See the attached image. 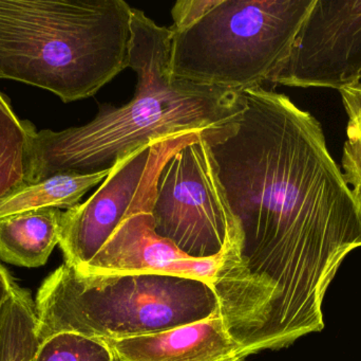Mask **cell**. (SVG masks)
Wrapping results in <instances>:
<instances>
[{"label":"cell","mask_w":361,"mask_h":361,"mask_svg":"<svg viewBox=\"0 0 361 361\" xmlns=\"http://www.w3.org/2000/svg\"><path fill=\"white\" fill-rule=\"evenodd\" d=\"M361 0H315L269 83L339 89L360 82Z\"/></svg>","instance_id":"cell-8"},{"label":"cell","mask_w":361,"mask_h":361,"mask_svg":"<svg viewBox=\"0 0 361 361\" xmlns=\"http://www.w3.org/2000/svg\"><path fill=\"white\" fill-rule=\"evenodd\" d=\"M63 213L46 207L0 218V259L27 268L46 264L59 245Z\"/></svg>","instance_id":"cell-11"},{"label":"cell","mask_w":361,"mask_h":361,"mask_svg":"<svg viewBox=\"0 0 361 361\" xmlns=\"http://www.w3.org/2000/svg\"><path fill=\"white\" fill-rule=\"evenodd\" d=\"M315 0H179L171 10V76L242 91L269 82Z\"/></svg>","instance_id":"cell-4"},{"label":"cell","mask_w":361,"mask_h":361,"mask_svg":"<svg viewBox=\"0 0 361 361\" xmlns=\"http://www.w3.org/2000/svg\"><path fill=\"white\" fill-rule=\"evenodd\" d=\"M360 81H361V71H360Z\"/></svg>","instance_id":"cell-18"},{"label":"cell","mask_w":361,"mask_h":361,"mask_svg":"<svg viewBox=\"0 0 361 361\" xmlns=\"http://www.w3.org/2000/svg\"><path fill=\"white\" fill-rule=\"evenodd\" d=\"M111 167L90 174L61 173L32 184L0 205V218L54 207L70 209L78 205L82 197L93 187L107 178Z\"/></svg>","instance_id":"cell-13"},{"label":"cell","mask_w":361,"mask_h":361,"mask_svg":"<svg viewBox=\"0 0 361 361\" xmlns=\"http://www.w3.org/2000/svg\"><path fill=\"white\" fill-rule=\"evenodd\" d=\"M124 0H0V78L87 99L129 67Z\"/></svg>","instance_id":"cell-3"},{"label":"cell","mask_w":361,"mask_h":361,"mask_svg":"<svg viewBox=\"0 0 361 361\" xmlns=\"http://www.w3.org/2000/svg\"><path fill=\"white\" fill-rule=\"evenodd\" d=\"M16 284L11 276L10 271L0 264V321L4 317L8 298H10L13 288Z\"/></svg>","instance_id":"cell-17"},{"label":"cell","mask_w":361,"mask_h":361,"mask_svg":"<svg viewBox=\"0 0 361 361\" xmlns=\"http://www.w3.org/2000/svg\"><path fill=\"white\" fill-rule=\"evenodd\" d=\"M35 126L21 120L0 93V205L31 186Z\"/></svg>","instance_id":"cell-12"},{"label":"cell","mask_w":361,"mask_h":361,"mask_svg":"<svg viewBox=\"0 0 361 361\" xmlns=\"http://www.w3.org/2000/svg\"><path fill=\"white\" fill-rule=\"evenodd\" d=\"M241 97L242 114L204 137L241 231L214 292L250 356L324 330V296L361 248V195L311 112L263 86Z\"/></svg>","instance_id":"cell-1"},{"label":"cell","mask_w":361,"mask_h":361,"mask_svg":"<svg viewBox=\"0 0 361 361\" xmlns=\"http://www.w3.org/2000/svg\"><path fill=\"white\" fill-rule=\"evenodd\" d=\"M152 213L156 232L192 258H212L231 246L239 250L240 225L204 134L163 165Z\"/></svg>","instance_id":"cell-6"},{"label":"cell","mask_w":361,"mask_h":361,"mask_svg":"<svg viewBox=\"0 0 361 361\" xmlns=\"http://www.w3.org/2000/svg\"><path fill=\"white\" fill-rule=\"evenodd\" d=\"M338 91L349 119L341 171L348 184L361 195V81Z\"/></svg>","instance_id":"cell-16"},{"label":"cell","mask_w":361,"mask_h":361,"mask_svg":"<svg viewBox=\"0 0 361 361\" xmlns=\"http://www.w3.org/2000/svg\"><path fill=\"white\" fill-rule=\"evenodd\" d=\"M38 339L75 333L104 341L157 334L214 315L204 282L158 273L87 275L63 263L36 295Z\"/></svg>","instance_id":"cell-5"},{"label":"cell","mask_w":361,"mask_h":361,"mask_svg":"<svg viewBox=\"0 0 361 361\" xmlns=\"http://www.w3.org/2000/svg\"><path fill=\"white\" fill-rule=\"evenodd\" d=\"M161 169L148 178L99 254L78 271L87 275L179 276L204 282L214 292L225 263L237 248L231 246L212 258H192L156 232L152 208Z\"/></svg>","instance_id":"cell-9"},{"label":"cell","mask_w":361,"mask_h":361,"mask_svg":"<svg viewBox=\"0 0 361 361\" xmlns=\"http://www.w3.org/2000/svg\"><path fill=\"white\" fill-rule=\"evenodd\" d=\"M122 361H243L220 311L201 321L157 334L109 341Z\"/></svg>","instance_id":"cell-10"},{"label":"cell","mask_w":361,"mask_h":361,"mask_svg":"<svg viewBox=\"0 0 361 361\" xmlns=\"http://www.w3.org/2000/svg\"><path fill=\"white\" fill-rule=\"evenodd\" d=\"M204 133L165 138L116 161L97 192L63 212L59 246L66 264L82 271L105 245L137 193L177 150Z\"/></svg>","instance_id":"cell-7"},{"label":"cell","mask_w":361,"mask_h":361,"mask_svg":"<svg viewBox=\"0 0 361 361\" xmlns=\"http://www.w3.org/2000/svg\"><path fill=\"white\" fill-rule=\"evenodd\" d=\"M33 361H122L107 341L59 333L39 341Z\"/></svg>","instance_id":"cell-15"},{"label":"cell","mask_w":361,"mask_h":361,"mask_svg":"<svg viewBox=\"0 0 361 361\" xmlns=\"http://www.w3.org/2000/svg\"><path fill=\"white\" fill-rule=\"evenodd\" d=\"M171 29L133 8L129 68L137 73L133 100L104 105L88 124L33 137L32 184L61 173L110 169L143 146L190 133L209 135L243 110L241 93L178 80L171 73Z\"/></svg>","instance_id":"cell-2"},{"label":"cell","mask_w":361,"mask_h":361,"mask_svg":"<svg viewBox=\"0 0 361 361\" xmlns=\"http://www.w3.org/2000/svg\"><path fill=\"white\" fill-rule=\"evenodd\" d=\"M36 328L31 292L16 284L0 321V361H33L39 345Z\"/></svg>","instance_id":"cell-14"}]
</instances>
